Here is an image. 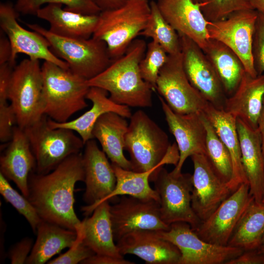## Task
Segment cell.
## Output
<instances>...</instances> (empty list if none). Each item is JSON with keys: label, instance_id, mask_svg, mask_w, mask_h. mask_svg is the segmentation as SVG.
Wrapping results in <instances>:
<instances>
[{"label": "cell", "instance_id": "obj_1", "mask_svg": "<svg viewBox=\"0 0 264 264\" xmlns=\"http://www.w3.org/2000/svg\"><path fill=\"white\" fill-rule=\"evenodd\" d=\"M84 178L82 154L71 155L47 174L31 172L27 198L42 220L77 233L82 221L74 209V192L76 183Z\"/></svg>", "mask_w": 264, "mask_h": 264}, {"label": "cell", "instance_id": "obj_2", "mask_svg": "<svg viewBox=\"0 0 264 264\" xmlns=\"http://www.w3.org/2000/svg\"><path fill=\"white\" fill-rule=\"evenodd\" d=\"M147 45L143 39L134 40L122 56L113 60L98 75L88 80V85L106 90L110 98L118 104L129 107H152L154 89L144 80L139 69Z\"/></svg>", "mask_w": 264, "mask_h": 264}, {"label": "cell", "instance_id": "obj_3", "mask_svg": "<svg viewBox=\"0 0 264 264\" xmlns=\"http://www.w3.org/2000/svg\"><path fill=\"white\" fill-rule=\"evenodd\" d=\"M125 136V149L130 156L132 170L158 171L165 164H177L179 153L176 144L171 145L165 132L145 111L131 115Z\"/></svg>", "mask_w": 264, "mask_h": 264}, {"label": "cell", "instance_id": "obj_4", "mask_svg": "<svg viewBox=\"0 0 264 264\" xmlns=\"http://www.w3.org/2000/svg\"><path fill=\"white\" fill-rule=\"evenodd\" d=\"M42 72L44 115L62 123L88 107V80L48 61L44 62Z\"/></svg>", "mask_w": 264, "mask_h": 264}, {"label": "cell", "instance_id": "obj_5", "mask_svg": "<svg viewBox=\"0 0 264 264\" xmlns=\"http://www.w3.org/2000/svg\"><path fill=\"white\" fill-rule=\"evenodd\" d=\"M150 13L148 0H128L119 7L99 14L92 37L105 42L111 60H115L145 28Z\"/></svg>", "mask_w": 264, "mask_h": 264}, {"label": "cell", "instance_id": "obj_6", "mask_svg": "<svg viewBox=\"0 0 264 264\" xmlns=\"http://www.w3.org/2000/svg\"><path fill=\"white\" fill-rule=\"evenodd\" d=\"M26 25L47 40L52 51L67 63L72 72L88 80L103 71L112 61L105 43L97 38L65 37L38 24Z\"/></svg>", "mask_w": 264, "mask_h": 264}, {"label": "cell", "instance_id": "obj_7", "mask_svg": "<svg viewBox=\"0 0 264 264\" xmlns=\"http://www.w3.org/2000/svg\"><path fill=\"white\" fill-rule=\"evenodd\" d=\"M44 115L38 121L24 129L36 161L35 172L47 174L69 156L80 153L85 144L74 131L53 128Z\"/></svg>", "mask_w": 264, "mask_h": 264}, {"label": "cell", "instance_id": "obj_8", "mask_svg": "<svg viewBox=\"0 0 264 264\" xmlns=\"http://www.w3.org/2000/svg\"><path fill=\"white\" fill-rule=\"evenodd\" d=\"M40 60L29 58L13 68L8 92L16 125L24 130L44 115L43 75Z\"/></svg>", "mask_w": 264, "mask_h": 264}, {"label": "cell", "instance_id": "obj_9", "mask_svg": "<svg viewBox=\"0 0 264 264\" xmlns=\"http://www.w3.org/2000/svg\"><path fill=\"white\" fill-rule=\"evenodd\" d=\"M153 181L159 197L162 220L168 225L185 222L195 230L201 221L191 205L192 175L169 172L162 167Z\"/></svg>", "mask_w": 264, "mask_h": 264}, {"label": "cell", "instance_id": "obj_10", "mask_svg": "<svg viewBox=\"0 0 264 264\" xmlns=\"http://www.w3.org/2000/svg\"><path fill=\"white\" fill-rule=\"evenodd\" d=\"M155 89L170 109L178 114L200 113L209 103L188 80L181 52L169 55L159 73Z\"/></svg>", "mask_w": 264, "mask_h": 264}, {"label": "cell", "instance_id": "obj_11", "mask_svg": "<svg viewBox=\"0 0 264 264\" xmlns=\"http://www.w3.org/2000/svg\"><path fill=\"white\" fill-rule=\"evenodd\" d=\"M164 239L174 244L179 250V264H221L241 255L242 249L229 245H219L201 239L185 222L170 225L167 230L158 231Z\"/></svg>", "mask_w": 264, "mask_h": 264}, {"label": "cell", "instance_id": "obj_12", "mask_svg": "<svg viewBox=\"0 0 264 264\" xmlns=\"http://www.w3.org/2000/svg\"><path fill=\"white\" fill-rule=\"evenodd\" d=\"M258 11L245 9L234 12L226 19L208 22L210 39L218 40L231 48L241 60L245 71L258 75L252 58V43Z\"/></svg>", "mask_w": 264, "mask_h": 264}, {"label": "cell", "instance_id": "obj_13", "mask_svg": "<svg viewBox=\"0 0 264 264\" xmlns=\"http://www.w3.org/2000/svg\"><path fill=\"white\" fill-rule=\"evenodd\" d=\"M178 35L182 66L190 83L208 102L223 109L227 96L212 64L198 44L188 37Z\"/></svg>", "mask_w": 264, "mask_h": 264}, {"label": "cell", "instance_id": "obj_14", "mask_svg": "<svg viewBox=\"0 0 264 264\" xmlns=\"http://www.w3.org/2000/svg\"><path fill=\"white\" fill-rule=\"evenodd\" d=\"M110 219L114 240L138 230H167L170 225L161 219L159 202L122 196L110 206Z\"/></svg>", "mask_w": 264, "mask_h": 264}, {"label": "cell", "instance_id": "obj_15", "mask_svg": "<svg viewBox=\"0 0 264 264\" xmlns=\"http://www.w3.org/2000/svg\"><path fill=\"white\" fill-rule=\"evenodd\" d=\"M19 13L10 3L0 4V26L11 43L12 53L9 65L14 67L19 54H24L29 58L50 62L68 69L66 62L52 51L47 40L35 31L22 27L18 22Z\"/></svg>", "mask_w": 264, "mask_h": 264}, {"label": "cell", "instance_id": "obj_16", "mask_svg": "<svg viewBox=\"0 0 264 264\" xmlns=\"http://www.w3.org/2000/svg\"><path fill=\"white\" fill-rule=\"evenodd\" d=\"M254 199L248 183H242L205 220L194 230L204 241L219 245H227L243 213Z\"/></svg>", "mask_w": 264, "mask_h": 264}, {"label": "cell", "instance_id": "obj_17", "mask_svg": "<svg viewBox=\"0 0 264 264\" xmlns=\"http://www.w3.org/2000/svg\"><path fill=\"white\" fill-rule=\"evenodd\" d=\"M82 159L86 184L83 199L87 205L81 211L89 216L90 210L114 189L116 179L112 164L94 139L85 144Z\"/></svg>", "mask_w": 264, "mask_h": 264}, {"label": "cell", "instance_id": "obj_18", "mask_svg": "<svg viewBox=\"0 0 264 264\" xmlns=\"http://www.w3.org/2000/svg\"><path fill=\"white\" fill-rule=\"evenodd\" d=\"M191 157L194 166L191 205L202 221L232 192L215 173L205 154H195Z\"/></svg>", "mask_w": 264, "mask_h": 264}, {"label": "cell", "instance_id": "obj_19", "mask_svg": "<svg viewBox=\"0 0 264 264\" xmlns=\"http://www.w3.org/2000/svg\"><path fill=\"white\" fill-rule=\"evenodd\" d=\"M169 129L175 137L179 158L173 171L181 172L184 162L195 154H205L206 131L202 112L185 114L173 111L164 100L158 97Z\"/></svg>", "mask_w": 264, "mask_h": 264}, {"label": "cell", "instance_id": "obj_20", "mask_svg": "<svg viewBox=\"0 0 264 264\" xmlns=\"http://www.w3.org/2000/svg\"><path fill=\"white\" fill-rule=\"evenodd\" d=\"M116 245L122 255H136L148 264H179V250L163 239L157 230L131 232L117 241Z\"/></svg>", "mask_w": 264, "mask_h": 264}, {"label": "cell", "instance_id": "obj_21", "mask_svg": "<svg viewBox=\"0 0 264 264\" xmlns=\"http://www.w3.org/2000/svg\"><path fill=\"white\" fill-rule=\"evenodd\" d=\"M157 6L167 22L178 33L195 42L202 49L210 39L199 3L194 0H157Z\"/></svg>", "mask_w": 264, "mask_h": 264}, {"label": "cell", "instance_id": "obj_22", "mask_svg": "<svg viewBox=\"0 0 264 264\" xmlns=\"http://www.w3.org/2000/svg\"><path fill=\"white\" fill-rule=\"evenodd\" d=\"M9 142L0 157V173L14 182L27 198L28 177L35 171V159L24 130L15 126Z\"/></svg>", "mask_w": 264, "mask_h": 264}, {"label": "cell", "instance_id": "obj_23", "mask_svg": "<svg viewBox=\"0 0 264 264\" xmlns=\"http://www.w3.org/2000/svg\"><path fill=\"white\" fill-rule=\"evenodd\" d=\"M264 97V74L253 77L245 71L235 91L227 97L223 110L256 130Z\"/></svg>", "mask_w": 264, "mask_h": 264}, {"label": "cell", "instance_id": "obj_24", "mask_svg": "<svg viewBox=\"0 0 264 264\" xmlns=\"http://www.w3.org/2000/svg\"><path fill=\"white\" fill-rule=\"evenodd\" d=\"M236 127L250 193L256 202L261 203L264 196V158L260 134L258 129H252L240 119H236Z\"/></svg>", "mask_w": 264, "mask_h": 264}, {"label": "cell", "instance_id": "obj_25", "mask_svg": "<svg viewBox=\"0 0 264 264\" xmlns=\"http://www.w3.org/2000/svg\"><path fill=\"white\" fill-rule=\"evenodd\" d=\"M107 91L95 87H91L86 96L92 103L91 108L79 117L65 122H55L48 117V123L53 128L69 129L76 132L84 144L93 139L92 131L98 119L104 114L113 112L125 118H130L132 113L128 106L118 104L108 97Z\"/></svg>", "mask_w": 264, "mask_h": 264}, {"label": "cell", "instance_id": "obj_26", "mask_svg": "<svg viewBox=\"0 0 264 264\" xmlns=\"http://www.w3.org/2000/svg\"><path fill=\"white\" fill-rule=\"evenodd\" d=\"M63 4L49 3L41 7L36 15L49 23L51 32L63 37L89 38L92 36L99 14H84L62 8Z\"/></svg>", "mask_w": 264, "mask_h": 264}, {"label": "cell", "instance_id": "obj_27", "mask_svg": "<svg viewBox=\"0 0 264 264\" xmlns=\"http://www.w3.org/2000/svg\"><path fill=\"white\" fill-rule=\"evenodd\" d=\"M203 112L230 154L232 163L233 176L229 188L233 193L241 184L248 183L242 163L236 118L223 109H218L209 103Z\"/></svg>", "mask_w": 264, "mask_h": 264}, {"label": "cell", "instance_id": "obj_28", "mask_svg": "<svg viewBox=\"0 0 264 264\" xmlns=\"http://www.w3.org/2000/svg\"><path fill=\"white\" fill-rule=\"evenodd\" d=\"M125 118L113 112L105 113L95 124L92 135L93 139L99 141L102 151L111 163L132 170L131 162L124 154L125 136L129 126Z\"/></svg>", "mask_w": 264, "mask_h": 264}, {"label": "cell", "instance_id": "obj_29", "mask_svg": "<svg viewBox=\"0 0 264 264\" xmlns=\"http://www.w3.org/2000/svg\"><path fill=\"white\" fill-rule=\"evenodd\" d=\"M110 206L104 201L82 221L83 242L95 254L123 257L114 242Z\"/></svg>", "mask_w": 264, "mask_h": 264}, {"label": "cell", "instance_id": "obj_30", "mask_svg": "<svg viewBox=\"0 0 264 264\" xmlns=\"http://www.w3.org/2000/svg\"><path fill=\"white\" fill-rule=\"evenodd\" d=\"M36 233V241L26 262L27 264L46 263L64 249L70 247L77 236L74 230L42 220Z\"/></svg>", "mask_w": 264, "mask_h": 264}, {"label": "cell", "instance_id": "obj_31", "mask_svg": "<svg viewBox=\"0 0 264 264\" xmlns=\"http://www.w3.org/2000/svg\"><path fill=\"white\" fill-rule=\"evenodd\" d=\"M203 51L216 70L227 97L232 95L245 72L241 60L225 44L212 39Z\"/></svg>", "mask_w": 264, "mask_h": 264}, {"label": "cell", "instance_id": "obj_32", "mask_svg": "<svg viewBox=\"0 0 264 264\" xmlns=\"http://www.w3.org/2000/svg\"><path fill=\"white\" fill-rule=\"evenodd\" d=\"M264 235V205L253 199L237 223L228 245L245 250L261 246Z\"/></svg>", "mask_w": 264, "mask_h": 264}, {"label": "cell", "instance_id": "obj_33", "mask_svg": "<svg viewBox=\"0 0 264 264\" xmlns=\"http://www.w3.org/2000/svg\"><path fill=\"white\" fill-rule=\"evenodd\" d=\"M116 183L114 189L106 198L94 206L89 215L104 201H109L118 196H128L144 199H153L159 202V196L154 189L151 188L149 181H153L158 171L153 169L144 172L128 170L111 163Z\"/></svg>", "mask_w": 264, "mask_h": 264}, {"label": "cell", "instance_id": "obj_34", "mask_svg": "<svg viewBox=\"0 0 264 264\" xmlns=\"http://www.w3.org/2000/svg\"><path fill=\"white\" fill-rule=\"evenodd\" d=\"M151 13L147 23L139 36L151 38L166 51L168 55L181 52L178 33L167 22L160 12L156 1L150 2Z\"/></svg>", "mask_w": 264, "mask_h": 264}, {"label": "cell", "instance_id": "obj_35", "mask_svg": "<svg viewBox=\"0 0 264 264\" xmlns=\"http://www.w3.org/2000/svg\"><path fill=\"white\" fill-rule=\"evenodd\" d=\"M202 115L206 131L205 155L215 173L229 187L233 176L230 154L203 111Z\"/></svg>", "mask_w": 264, "mask_h": 264}, {"label": "cell", "instance_id": "obj_36", "mask_svg": "<svg viewBox=\"0 0 264 264\" xmlns=\"http://www.w3.org/2000/svg\"><path fill=\"white\" fill-rule=\"evenodd\" d=\"M60 3L65 9L84 14H99L101 10L92 0H17L14 5L19 14L35 15L44 4Z\"/></svg>", "mask_w": 264, "mask_h": 264}, {"label": "cell", "instance_id": "obj_37", "mask_svg": "<svg viewBox=\"0 0 264 264\" xmlns=\"http://www.w3.org/2000/svg\"><path fill=\"white\" fill-rule=\"evenodd\" d=\"M0 193L8 202L22 215L36 233L37 227L42 219L28 199L21 195L10 185L9 180L0 173Z\"/></svg>", "mask_w": 264, "mask_h": 264}, {"label": "cell", "instance_id": "obj_38", "mask_svg": "<svg viewBox=\"0 0 264 264\" xmlns=\"http://www.w3.org/2000/svg\"><path fill=\"white\" fill-rule=\"evenodd\" d=\"M169 55L156 42L152 41L147 45L145 55L139 63L144 80L155 89L159 73L166 63Z\"/></svg>", "mask_w": 264, "mask_h": 264}, {"label": "cell", "instance_id": "obj_39", "mask_svg": "<svg viewBox=\"0 0 264 264\" xmlns=\"http://www.w3.org/2000/svg\"><path fill=\"white\" fill-rule=\"evenodd\" d=\"M201 11L208 22L224 20L232 13L253 9L248 0H201Z\"/></svg>", "mask_w": 264, "mask_h": 264}, {"label": "cell", "instance_id": "obj_40", "mask_svg": "<svg viewBox=\"0 0 264 264\" xmlns=\"http://www.w3.org/2000/svg\"><path fill=\"white\" fill-rule=\"evenodd\" d=\"M77 238L68 250L54 259L48 261L49 264H77L95 253L83 242L82 227L77 232Z\"/></svg>", "mask_w": 264, "mask_h": 264}, {"label": "cell", "instance_id": "obj_41", "mask_svg": "<svg viewBox=\"0 0 264 264\" xmlns=\"http://www.w3.org/2000/svg\"><path fill=\"white\" fill-rule=\"evenodd\" d=\"M252 58L258 74L264 72V13L258 12L252 43Z\"/></svg>", "mask_w": 264, "mask_h": 264}, {"label": "cell", "instance_id": "obj_42", "mask_svg": "<svg viewBox=\"0 0 264 264\" xmlns=\"http://www.w3.org/2000/svg\"><path fill=\"white\" fill-rule=\"evenodd\" d=\"M34 243L32 239L26 237L14 244L9 249L7 254L11 264H26Z\"/></svg>", "mask_w": 264, "mask_h": 264}, {"label": "cell", "instance_id": "obj_43", "mask_svg": "<svg viewBox=\"0 0 264 264\" xmlns=\"http://www.w3.org/2000/svg\"><path fill=\"white\" fill-rule=\"evenodd\" d=\"M225 264H264V252L260 248L245 250L239 256L228 261Z\"/></svg>", "mask_w": 264, "mask_h": 264}, {"label": "cell", "instance_id": "obj_44", "mask_svg": "<svg viewBox=\"0 0 264 264\" xmlns=\"http://www.w3.org/2000/svg\"><path fill=\"white\" fill-rule=\"evenodd\" d=\"M83 264H133L131 261L125 260L124 257H116L106 255L94 254L84 260Z\"/></svg>", "mask_w": 264, "mask_h": 264}, {"label": "cell", "instance_id": "obj_45", "mask_svg": "<svg viewBox=\"0 0 264 264\" xmlns=\"http://www.w3.org/2000/svg\"><path fill=\"white\" fill-rule=\"evenodd\" d=\"M11 53L12 47L10 41L3 32L1 30L0 36V65L9 63Z\"/></svg>", "mask_w": 264, "mask_h": 264}, {"label": "cell", "instance_id": "obj_46", "mask_svg": "<svg viewBox=\"0 0 264 264\" xmlns=\"http://www.w3.org/2000/svg\"><path fill=\"white\" fill-rule=\"evenodd\" d=\"M128 0H92L101 11L119 7Z\"/></svg>", "mask_w": 264, "mask_h": 264}, {"label": "cell", "instance_id": "obj_47", "mask_svg": "<svg viewBox=\"0 0 264 264\" xmlns=\"http://www.w3.org/2000/svg\"><path fill=\"white\" fill-rule=\"evenodd\" d=\"M257 129L260 136L262 153L264 158V97L262 110L258 121Z\"/></svg>", "mask_w": 264, "mask_h": 264}, {"label": "cell", "instance_id": "obj_48", "mask_svg": "<svg viewBox=\"0 0 264 264\" xmlns=\"http://www.w3.org/2000/svg\"><path fill=\"white\" fill-rule=\"evenodd\" d=\"M252 8L264 13V0H248Z\"/></svg>", "mask_w": 264, "mask_h": 264}, {"label": "cell", "instance_id": "obj_49", "mask_svg": "<svg viewBox=\"0 0 264 264\" xmlns=\"http://www.w3.org/2000/svg\"><path fill=\"white\" fill-rule=\"evenodd\" d=\"M261 246H264V235L263 238L262 239Z\"/></svg>", "mask_w": 264, "mask_h": 264}, {"label": "cell", "instance_id": "obj_50", "mask_svg": "<svg viewBox=\"0 0 264 264\" xmlns=\"http://www.w3.org/2000/svg\"><path fill=\"white\" fill-rule=\"evenodd\" d=\"M260 248V249H261V250H262L263 252H264V246H261Z\"/></svg>", "mask_w": 264, "mask_h": 264}, {"label": "cell", "instance_id": "obj_51", "mask_svg": "<svg viewBox=\"0 0 264 264\" xmlns=\"http://www.w3.org/2000/svg\"><path fill=\"white\" fill-rule=\"evenodd\" d=\"M195 2L197 3H200L201 1V0H194Z\"/></svg>", "mask_w": 264, "mask_h": 264}, {"label": "cell", "instance_id": "obj_52", "mask_svg": "<svg viewBox=\"0 0 264 264\" xmlns=\"http://www.w3.org/2000/svg\"><path fill=\"white\" fill-rule=\"evenodd\" d=\"M261 203H262L263 205H264V197H263V199H262V201H261Z\"/></svg>", "mask_w": 264, "mask_h": 264}]
</instances>
